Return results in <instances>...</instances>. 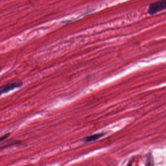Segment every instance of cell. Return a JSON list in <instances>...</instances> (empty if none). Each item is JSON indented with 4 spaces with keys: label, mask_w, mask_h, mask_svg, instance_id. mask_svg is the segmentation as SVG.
<instances>
[{
    "label": "cell",
    "mask_w": 166,
    "mask_h": 166,
    "mask_svg": "<svg viewBox=\"0 0 166 166\" xmlns=\"http://www.w3.org/2000/svg\"><path fill=\"white\" fill-rule=\"evenodd\" d=\"M166 0H160L151 3L149 6L148 12L150 15H154L166 9Z\"/></svg>",
    "instance_id": "cell-1"
},
{
    "label": "cell",
    "mask_w": 166,
    "mask_h": 166,
    "mask_svg": "<svg viewBox=\"0 0 166 166\" xmlns=\"http://www.w3.org/2000/svg\"><path fill=\"white\" fill-rule=\"evenodd\" d=\"M23 84V83L21 80H17L13 82L12 81L11 83H7L2 85L0 86V95L5 93H8L15 89L19 88L22 87Z\"/></svg>",
    "instance_id": "cell-2"
},
{
    "label": "cell",
    "mask_w": 166,
    "mask_h": 166,
    "mask_svg": "<svg viewBox=\"0 0 166 166\" xmlns=\"http://www.w3.org/2000/svg\"><path fill=\"white\" fill-rule=\"evenodd\" d=\"M105 135V133L96 134H93V135H90V136H86L83 139V141L85 143L93 142V141H95L96 140L100 138L103 136H104Z\"/></svg>",
    "instance_id": "cell-3"
},
{
    "label": "cell",
    "mask_w": 166,
    "mask_h": 166,
    "mask_svg": "<svg viewBox=\"0 0 166 166\" xmlns=\"http://www.w3.org/2000/svg\"><path fill=\"white\" fill-rule=\"evenodd\" d=\"M11 134V133H7V134H4V135H2V136H0V142L4 141V140L7 138L8 136H10Z\"/></svg>",
    "instance_id": "cell-4"
},
{
    "label": "cell",
    "mask_w": 166,
    "mask_h": 166,
    "mask_svg": "<svg viewBox=\"0 0 166 166\" xmlns=\"http://www.w3.org/2000/svg\"><path fill=\"white\" fill-rule=\"evenodd\" d=\"M2 68H1L0 67V72H1V71Z\"/></svg>",
    "instance_id": "cell-5"
}]
</instances>
